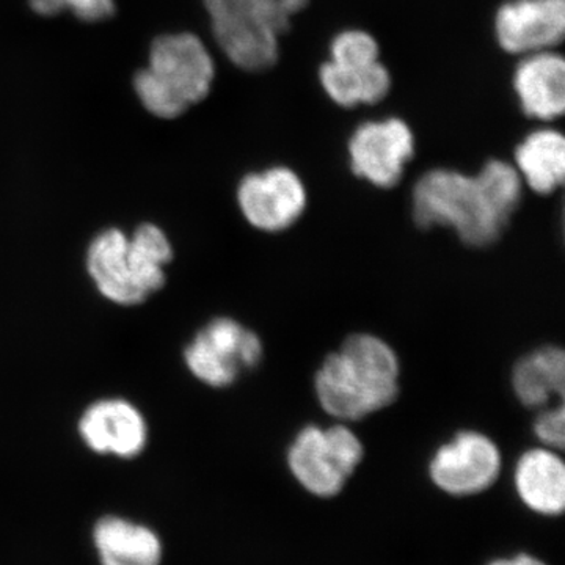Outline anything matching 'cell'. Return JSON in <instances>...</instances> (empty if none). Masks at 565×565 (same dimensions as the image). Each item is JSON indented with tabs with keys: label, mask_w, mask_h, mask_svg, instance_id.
<instances>
[{
	"label": "cell",
	"mask_w": 565,
	"mask_h": 565,
	"mask_svg": "<svg viewBox=\"0 0 565 565\" xmlns=\"http://www.w3.org/2000/svg\"><path fill=\"white\" fill-rule=\"evenodd\" d=\"M486 565H550L541 556H535L533 553L520 552L511 556L494 557Z\"/></svg>",
	"instance_id": "obj_21"
},
{
	"label": "cell",
	"mask_w": 565,
	"mask_h": 565,
	"mask_svg": "<svg viewBox=\"0 0 565 565\" xmlns=\"http://www.w3.org/2000/svg\"><path fill=\"white\" fill-rule=\"evenodd\" d=\"M523 181L511 163L492 159L481 172L435 169L416 182L412 206L423 230H455L468 247L497 243L522 202Z\"/></svg>",
	"instance_id": "obj_1"
},
{
	"label": "cell",
	"mask_w": 565,
	"mask_h": 565,
	"mask_svg": "<svg viewBox=\"0 0 565 565\" xmlns=\"http://www.w3.org/2000/svg\"><path fill=\"white\" fill-rule=\"evenodd\" d=\"M237 203L245 221L264 233L291 228L307 210L308 196L299 174L288 167H270L239 182Z\"/></svg>",
	"instance_id": "obj_10"
},
{
	"label": "cell",
	"mask_w": 565,
	"mask_h": 565,
	"mask_svg": "<svg viewBox=\"0 0 565 565\" xmlns=\"http://www.w3.org/2000/svg\"><path fill=\"white\" fill-rule=\"evenodd\" d=\"M264 345L253 330L232 318H215L185 348L184 362L193 377L211 388H226L262 363Z\"/></svg>",
	"instance_id": "obj_8"
},
{
	"label": "cell",
	"mask_w": 565,
	"mask_h": 565,
	"mask_svg": "<svg viewBox=\"0 0 565 565\" xmlns=\"http://www.w3.org/2000/svg\"><path fill=\"white\" fill-rule=\"evenodd\" d=\"M535 438L545 448L563 451L565 444V412L563 401L556 405H546L534 419Z\"/></svg>",
	"instance_id": "obj_19"
},
{
	"label": "cell",
	"mask_w": 565,
	"mask_h": 565,
	"mask_svg": "<svg viewBox=\"0 0 565 565\" xmlns=\"http://www.w3.org/2000/svg\"><path fill=\"white\" fill-rule=\"evenodd\" d=\"M223 54L241 70L273 68L280 39L310 0H203Z\"/></svg>",
	"instance_id": "obj_5"
},
{
	"label": "cell",
	"mask_w": 565,
	"mask_h": 565,
	"mask_svg": "<svg viewBox=\"0 0 565 565\" xmlns=\"http://www.w3.org/2000/svg\"><path fill=\"white\" fill-rule=\"evenodd\" d=\"M414 156V132L399 118L363 122L349 140L353 174L375 188L393 189Z\"/></svg>",
	"instance_id": "obj_11"
},
{
	"label": "cell",
	"mask_w": 565,
	"mask_h": 565,
	"mask_svg": "<svg viewBox=\"0 0 565 565\" xmlns=\"http://www.w3.org/2000/svg\"><path fill=\"white\" fill-rule=\"evenodd\" d=\"M514 88L526 117L553 121L565 109V62L552 51L526 55L516 66Z\"/></svg>",
	"instance_id": "obj_15"
},
{
	"label": "cell",
	"mask_w": 565,
	"mask_h": 565,
	"mask_svg": "<svg viewBox=\"0 0 565 565\" xmlns=\"http://www.w3.org/2000/svg\"><path fill=\"white\" fill-rule=\"evenodd\" d=\"M29 3L35 13L43 17H55L63 11L62 0H29Z\"/></svg>",
	"instance_id": "obj_22"
},
{
	"label": "cell",
	"mask_w": 565,
	"mask_h": 565,
	"mask_svg": "<svg viewBox=\"0 0 565 565\" xmlns=\"http://www.w3.org/2000/svg\"><path fill=\"white\" fill-rule=\"evenodd\" d=\"M494 32L509 54L552 51L563 43L565 0H511L498 10Z\"/></svg>",
	"instance_id": "obj_12"
},
{
	"label": "cell",
	"mask_w": 565,
	"mask_h": 565,
	"mask_svg": "<svg viewBox=\"0 0 565 565\" xmlns=\"http://www.w3.org/2000/svg\"><path fill=\"white\" fill-rule=\"evenodd\" d=\"M215 77L214 61L193 33H170L152 43L150 62L134 77L145 109L170 120L202 103Z\"/></svg>",
	"instance_id": "obj_4"
},
{
	"label": "cell",
	"mask_w": 565,
	"mask_h": 565,
	"mask_svg": "<svg viewBox=\"0 0 565 565\" xmlns=\"http://www.w3.org/2000/svg\"><path fill=\"white\" fill-rule=\"evenodd\" d=\"M93 545L102 565H161V537L150 526L107 515L93 527Z\"/></svg>",
	"instance_id": "obj_16"
},
{
	"label": "cell",
	"mask_w": 565,
	"mask_h": 565,
	"mask_svg": "<svg viewBox=\"0 0 565 565\" xmlns=\"http://www.w3.org/2000/svg\"><path fill=\"white\" fill-rule=\"evenodd\" d=\"M516 399L527 408H544L563 401L565 353L556 345H544L522 356L512 371Z\"/></svg>",
	"instance_id": "obj_17"
},
{
	"label": "cell",
	"mask_w": 565,
	"mask_h": 565,
	"mask_svg": "<svg viewBox=\"0 0 565 565\" xmlns=\"http://www.w3.org/2000/svg\"><path fill=\"white\" fill-rule=\"evenodd\" d=\"M503 468V457L492 438L462 430L430 457L427 473L440 492L470 498L492 489Z\"/></svg>",
	"instance_id": "obj_9"
},
{
	"label": "cell",
	"mask_w": 565,
	"mask_h": 565,
	"mask_svg": "<svg viewBox=\"0 0 565 565\" xmlns=\"http://www.w3.org/2000/svg\"><path fill=\"white\" fill-rule=\"evenodd\" d=\"M515 170L531 191L550 195L563 185L565 140L555 129H539L515 150Z\"/></svg>",
	"instance_id": "obj_18"
},
{
	"label": "cell",
	"mask_w": 565,
	"mask_h": 565,
	"mask_svg": "<svg viewBox=\"0 0 565 565\" xmlns=\"http://www.w3.org/2000/svg\"><path fill=\"white\" fill-rule=\"evenodd\" d=\"M514 487L520 503L535 515L555 519L565 509V465L559 451L527 449L515 465Z\"/></svg>",
	"instance_id": "obj_14"
},
{
	"label": "cell",
	"mask_w": 565,
	"mask_h": 565,
	"mask_svg": "<svg viewBox=\"0 0 565 565\" xmlns=\"http://www.w3.org/2000/svg\"><path fill=\"white\" fill-rule=\"evenodd\" d=\"M401 363L392 345L355 333L326 356L315 377L322 411L341 422H360L390 407L399 394Z\"/></svg>",
	"instance_id": "obj_2"
},
{
	"label": "cell",
	"mask_w": 565,
	"mask_h": 565,
	"mask_svg": "<svg viewBox=\"0 0 565 565\" xmlns=\"http://www.w3.org/2000/svg\"><path fill=\"white\" fill-rule=\"evenodd\" d=\"M63 10H70L82 21L98 22L111 17L114 0H62Z\"/></svg>",
	"instance_id": "obj_20"
},
{
	"label": "cell",
	"mask_w": 565,
	"mask_h": 565,
	"mask_svg": "<svg viewBox=\"0 0 565 565\" xmlns=\"http://www.w3.org/2000/svg\"><path fill=\"white\" fill-rule=\"evenodd\" d=\"M364 446L345 424L305 426L289 445L286 462L297 484L311 497H338L362 465Z\"/></svg>",
	"instance_id": "obj_6"
},
{
	"label": "cell",
	"mask_w": 565,
	"mask_h": 565,
	"mask_svg": "<svg viewBox=\"0 0 565 565\" xmlns=\"http://www.w3.org/2000/svg\"><path fill=\"white\" fill-rule=\"evenodd\" d=\"M172 259L167 234L152 223H143L132 236L118 228L99 233L88 245L87 270L104 299L132 307L163 288L166 267Z\"/></svg>",
	"instance_id": "obj_3"
},
{
	"label": "cell",
	"mask_w": 565,
	"mask_h": 565,
	"mask_svg": "<svg viewBox=\"0 0 565 565\" xmlns=\"http://www.w3.org/2000/svg\"><path fill=\"white\" fill-rule=\"evenodd\" d=\"M330 54L332 58L321 66L319 79L338 106H373L392 90V76L381 62L377 41L370 33L341 32L334 36Z\"/></svg>",
	"instance_id": "obj_7"
},
{
	"label": "cell",
	"mask_w": 565,
	"mask_h": 565,
	"mask_svg": "<svg viewBox=\"0 0 565 565\" xmlns=\"http://www.w3.org/2000/svg\"><path fill=\"white\" fill-rule=\"evenodd\" d=\"M77 433L90 451L134 459L148 444V424L136 405L125 399L92 404L77 423Z\"/></svg>",
	"instance_id": "obj_13"
}]
</instances>
